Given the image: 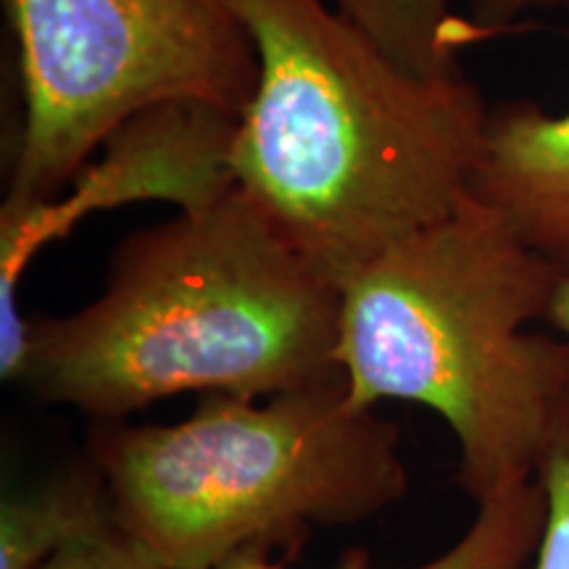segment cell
I'll use <instances>...</instances> for the list:
<instances>
[{
    "mask_svg": "<svg viewBox=\"0 0 569 569\" xmlns=\"http://www.w3.org/2000/svg\"><path fill=\"white\" fill-rule=\"evenodd\" d=\"M227 3L259 59L234 188L327 280L465 201L490 113L478 84L401 69L330 0Z\"/></svg>",
    "mask_w": 569,
    "mask_h": 569,
    "instance_id": "6da1fadb",
    "label": "cell"
},
{
    "mask_svg": "<svg viewBox=\"0 0 569 569\" xmlns=\"http://www.w3.org/2000/svg\"><path fill=\"white\" fill-rule=\"evenodd\" d=\"M340 288L240 188L113 248L96 301L30 319L19 386L96 422L180 393L269 398L343 380Z\"/></svg>",
    "mask_w": 569,
    "mask_h": 569,
    "instance_id": "7a4b0ae2",
    "label": "cell"
},
{
    "mask_svg": "<svg viewBox=\"0 0 569 569\" xmlns=\"http://www.w3.org/2000/svg\"><path fill=\"white\" fill-rule=\"evenodd\" d=\"M561 274L467 196L338 284L348 401L436 411L475 507L532 480L569 388V340L532 330L549 319Z\"/></svg>",
    "mask_w": 569,
    "mask_h": 569,
    "instance_id": "3957f363",
    "label": "cell"
},
{
    "mask_svg": "<svg viewBox=\"0 0 569 569\" xmlns=\"http://www.w3.org/2000/svg\"><path fill=\"white\" fill-rule=\"evenodd\" d=\"M90 461L113 522L169 569L296 551L409 493L398 427L356 409L346 382L259 398L203 396L172 425L98 422Z\"/></svg>",
    "mask_w": 569,
    "mask_h": 569,
    "instance_id": "277c9868",
    "label": "cell"
},
{
    "mask_svg": "<svg viewBox=\"0 0 569 569\" xmlns=\"http://www.w3.org/2000/svg\"><path fill=\"white\" fill-rule=\"evenodd\" d=\"M24 117L6 201L59 196L124 122L163 103L240 119L259 59L227 0H3Z\"/></svg>",
    "mask_w": 569,
    "mask_h": 569,
    "instance_id": "5b68a950",
    "label": "cell"
},
{
    "mask_svg": "<svg viewBox=\"0 0 569 569\" xmlns=\"http://www.w3.org/2000/svg\"><path fill=\"white\" fill-rule=\"evenodd\" d=\"M238 117L203 103H163L140 111L103 142L59 196L0 206V377L19 386L30 319L19 309V284L42 248L90 213L138 201L180 211L203 209L234 188L232 142Z\"/></svg>",
    "mask_w": 569,
    "mask_h": 569,
    "instance_id": "8992f818",
    "label": "cell"
},
{
    "mask_svg": "<svg viewBox=\"0 0 569 569\" xmlns=\"http://www.w3.org/2000/svg\"><path fill=\"white\" fill-rule=\"evenodd\" d=\"M469 196L569 272V109L549 113L532 101L490 103Z\"/></svg>",
    "mask_w": 569,
    "mask_h": 569,
    "instance_id": "52a82bcc",
    "label": "cell"
},
{
    "mask_svg": "<svg viewBox=\"0 0 569 569\" xmlns=\"http://www.w3.org/2000/svg\"><path fill=\"white\" fill-rule=\"evenodd\" d=\"M109 522V490L92 461L11 490L0 503V569H38Z\"/></svg>",
    "mask_w": 569,
    "mask_h": 569,
    "instance_id": "ba28073f",
    "label": "cell"
},
{
    "mask_svg": "<svg viewBox=\"0 0 569 569\" xmlns=\"http://www.w3.org/2000/svg\"><path fill=\"white\" fill-rule=\"evenodd\" d=\"M546 528L540 482L522 480L478 503L472 525L451 549L415 569H532ZM365 551L346 553L338 569H367ZM219 569H284L269 557H240Z\"/></svg>",
    "mask_w": 569,
    "mask_h": 569,
    "instance_id": "9c48e42d",
    "label": "cell"
},
{
    "mask_svg": "<svg viewBox=\"0 0 569 569\" xmlns=\"http://www.w3.org/2000/svg\"><path fill=\"white\" fill-rule=\"evenodd\" d=\"M340 17L425 80L457 77L459 46L472 27L451 17V0H330Z\"/></svg>",
    "mask_w": 569,
    "mask_h": 569,
    "instance_id": "30bf717a",
    "label": "cell"
},
{
    "mask_svg": "<svg viewBox=\"0 0 569 569\" xmlns=\"http://www.w3.org/2000/svg\"><path fill=\"white\" fill-rule=\"evenodd\" d=\"M536 480L546 496V528L532 569H569V388L553 415Z\"/></svg>",
    "mask_w": 569,
    "mask_h": 569,
    "instance_id": "8fae6325",
    "label": "cell"
},
{
    "mask_svg": "<svg viewBox=\"0 0 569 569\" xmlns=\"http://www.w3.org/2000/svg\"><path fill=\"white\" fill-rule=\"evenodd\" d=\"M38 569H169L117 522L77 538Z\"/></svg>",
    "mask_w": 569,
    "mask_h": 569,
    "instance_id": "7c38bea8",
    "label": "cell"
},
{
    "mask_svg": "<svg viewBox=\"0 0 569 569\" xmlns=\"http://www.w3.org/2000/svg\"><path fill=\"white\" fill-rule=\"evenodd\" d=\"M569 6V0H469V17L478 30L501 32L515 27L519 19L532 11H551Z\"/></svg>",
    "mask_w": 569,
    "mask_h": 569,
    "instance_id": "4fadbf2b",
    "label": "cell"
},
{
    "mask_svg": "<svg viewBox=\"0 0 569 569\" xmlns=\"http://www.w3.org/2000/svg\"><path fill=\"white\" fill-rule=\"evenodd\" d=\"M557 336L569 340V272L561 274V280L557 284V293H553L551 309H549V319H546Z\"/></svg>",
    "mask_w": 569,
    "mask_h": 569,
    "instance_id": "5bb4252c",
    "label": "cell"
}]
</instances>
